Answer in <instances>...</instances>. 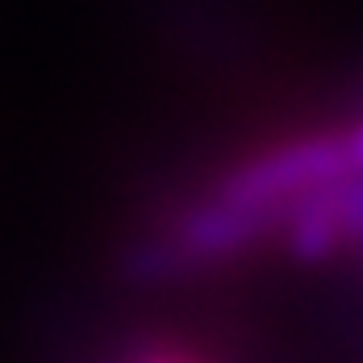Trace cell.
I'll return each mask as SVG.
<instances>
[{
  "label": "cell",
  "mask_w": 363,
  "mask_h": 363,
  "mask_svg": "<svg viewBox=\"0 0 363 363\" xmlns=\"http://www.w3.org/2000/svg\"><path fill=\"white\" fill-rule=\"evenodd\" d=\"M134 363H205V359L188 355V351H176V347H155V351H143Z\"/></svg>",
  "instance_id": "1"
}]
</instances>
